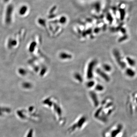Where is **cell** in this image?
Instances as JSON below:
<instances>
[{
	"label": "cell",
	"mask_w": 137,
	"mask_h": 137,
	"mask_svg": "<svg viewBox=\"0 0 137 137\" xmlns=\"http://www.w3.org/2000/svg\"><path fill=\"white\" fill-rule=\"evenodd\" d=\"M125 129L121 124L113 126L104 132L103 137H125Z\"/></svg>",
	"instance_id": "cell-1"
},
{
	"label": "cell",
	"mask_w": 137,
	"mask_h": 137,
	"mask_svg": "<svg viewBox=\"0 0 137 137\" xmlns=\"http://www.w3.org/2000/svg\"><path fill=\"white\" fill-rule=\"evenodd\" d=\"M87 122V120L85 116H80L75 120L71 126H70L68 129V132L69 133H73L81 130L85 126Z\"/></svg>",
	"instance_id": "cell-2"
},
{
	"label": "cell",
	"mask_w": 137,
	"mask_h": 137,
	"mask_svg": "<svg viewBox=\"0 0 137 137\" xmlns=\"http://www.w3.org/2000/svg\"><path fill=\"white\" fill-rule=\"evenodd\" d=\"M95 64V61H92L89 63L87 73L88 78H91L93 77V69Z\"/></svg>",
	"instance_id": "cell-3"
},
{
	"label": "cell",
	"mask_w": 137,
	"mask_h": 137,
	"mask_svg": "<svg viewBox=\"0 0 137 137\" xmlns=\"http://www.w3.org/2000/svg\"><path fill=\"white\" fill-rule=\"evenodd\" d=\"M114 56L115 57L117 62H118L120 66L123 68H125L126 66L125 63H124L123 62L121 61L120 54H119V53L118 52V51H117L116 50H115L114 51Z\"/></svg>",
	"instance_id": "cell-4"
},
{
	"label": "cell",
	"mask_w": 137,
	"mask_h": 137,
	"mask_svg": "<svg viewBox=\"0 0 137 137\" xmlns=\"http://www.w3.org/2000/svg\"><path fill=\"white\" fill-rule=\"evenodd\" d=\"M91 98L93 100L94 105L96 107L98 106L99 105V102H98V99L97 98V96L95 93H94L93 92H91L90 93Z\"/></svg>",
	"instance_id": "cell-5"
},
{
	"label": "cell",
	"mask_w": 137,
	"mask_h": 137,
	"mask_svg": "<svg viewBox=\"0 0 137 137\" xmlns=\"http://www.w3.org/2000/svg\"><path fill=\"white\" fill-rule=\"evenodd\" d=\"M96 71L98 74L101 76L102 77L104 78L105 80H106V81H109L110 78L108 77V76L107 74H106L104 72L102 71L101 70L99 69H97Z\"/></svg>",
	"instance_id": "cell-6"
},
{
	"label": "cell",
	"mask_w": 137,
	"mask_h": 137,
	"mask_svg": "<svg viewBox=\"0 0 137 137\" xmlns=\"http://www.w3.org/2000/svg\"><path fill=\"white\" fill-rule=\"evenodd\" d=\"M126 74L128 76V77H134L136 74L135 72L133 70L132 68H128L126 69Z\"/></svg>",
	"instance_id": "cell-7"
},
{
	"label": "cell",
	"mask_w": 137,
	"mask_h": 137,
	"mask_svg": "<svg viewBox=\"0 0 137 137\" xmlns=\"http://www.w3.org/2000/svg\"><path fill=\"white\" fill-rule=\"evenodd\" d=\"M60 57L62 59H70L71 58L72 56L70 54H68L65 53H62L60 54Z\"/></svg>",
	"instance_id": "cell-8"
},
{
	"label": "cell",
	"mask_w": 137,
	"mask_h": 137,
	"mask_svg": "<svg viewBox=\"0 0 137 137\" xmlns=\"http://www.w3.org/2000/svg\"><path fill=\"white\" fill-rule=\"evenodd\" d=\"M93 7L97 13L99 12L101 8V4L99 2H95L93 5Z\"/></svg>",
	"instance_id": "cell-9"
},
{
	"label": "cell",
	"mask_w": 137,
	"mask_h": 137,
	"mask_svg": "<svg viewBox=\"0 0 137 137\" xmlns=\"http://www.w3.org/2000/svg\"><path fill=\"white\" fill-rule=\"evenodd\" d=\"M126 60L128 62L129 64V65L131 66H134L136 64V62L133 59L129 57H127L126 58Z\"/></svg>",
	"instance_id": "cell-10"
},
{
	"label": "cell",
	"mask_w": 137,
	"mask_h": 137,
	"mask_svg": "<svg viewBox=\"0 0 137 137\" xmlns=\"http://www.w3.org/2000/svg\"><path fill=\"white\" fill-rule=\"evenodd\" d=\"M106 19L110 23H112L113 22V18H112V15H111V14H109V13H108L107 15H106Z\"/></svg>",
	"instance_id": "cell-11"
},
{
	"label": "cell",
	"mask_w": 137,
	"mask_h": 137,
	"mask_svg": "<svg viewBox=\"0 0 137 137\" xmlns=\"http://www.w3.org/2000/svg\"><path fill=\"white\" fill-rule=\"evenodd\" d=\"M74 77H75V78L77 80L79 81L80 82H82V81H83V79H82V77H81V76L79 74H78V73L75 74Z\"/></svg>",
	"instance_id": "cell-12"
},
{
	"label": "cell",
	"mask_w": 137,
	"mask_h": 137,
	"mask_svg": "<svg viewBox=\"0 0 137 137\" xmlns=\"http://www.w3.org/2000/svg\"><path fill=\"white\" fill-rule=\"evenodd\" d=\"M103 68L105 70L109 72L111 70V67L108 64H104L103 66Z\"/></svg>",
	"instance_id": "cell-13"
},
{
	"label": "cell",
	"mask_w": 137,
	"mask_h": 137,
	"mask_svg": "<svg viewBox=\"0 0 137 137\" xmlns=\"http://www.w3.org/2000/svg\"><path fill=\"white\" fill-rule=\"evenodd\" d=\"M66 21H67V19L66 17H65V16H62L59 20V22L61 24H64L66 23Z\"/></svg>",
	"instance_id": "cell-14"
},
{
	"label": "cell",
	"mask_w": 137,
	"mask_h": 137,
	"mask_svg": "<svg viewBox=\"0 0 137 137\" xmlns=\"http://www.w3.org/2000/svg\"><path fill=\"white\" fill-rule=\"evenodd\" d=\"M95 89L97 91H101L104 89V87L101 85H98L96 86Z\"/></svg>",
	"instance_id": "cell-15"
},
{
	"label": "cell",
	"mask_w": 137,
	"mask_h": 137,
	"mask_svg": "<svg viewBox=\"0 0 137 137\" xmlns=\"http://www.w3.org/2000/svg\"><path fill=\"white\" fill-rule=\"evenodd\" d=\"M120 18L121 20H123L124 17V15H125V11L122 9H120Z\"/></svg>",
	"instance_id": "cell-16"
},
{
	"label": "cell",
	"mask_w": 137,
	"mask_h": 137,
	"mask_svg": "<svg viewBox=\"0 0 137 137\" xmlns=\"http://www.w3.org/2000/svg\"><path fill=\"white\" fill-rule=\"evenodd\" d=\"M94 84H95V83L94 81H90L87 84V86L88 87H93V86Z\"/></svg>",
	"instance_id": "cell-17"
},
{
	"label": "cell",
	"mask_w": 137,
	"mask_h": 137,
	"mask_svg": "<svg viewBox=\"0 0 137 137\" xmlns=\"http://www.w3.org/2000/svg\"><path fill=\"white\" fill-rule=\"evenodd\" d=\"M56 9V6L54 7L52 9V10H51L50 12V13H51V14H52V13L53 12L54 10H55V9Z\"/></svg>",
	"instance_id": "cell-18"
},
{
	"label": "cell",
	"mask_w": 137,
	"mask_h": 137,
	"mask_svg": "<svg viewBox=\"0 0 137 137\" xmlns=\"http://www.w3.org/2000/svg\"><path fill=\"white\" fill-rule=\"evenodd\" d=\"M100 29L99 28H96L94 30V32H95V33H98Z\"/></svg>",
	"instance_id": "cell-19"
},
{
	"label": "cell",
	"mask_w": 137,
	"mask_h": 137,
	"mask_svg": "<svg viewBox=\"0 0 137 137\" xmlns=\"http://www.w3.org/2000/svg\"><path fill=\"white\" fill-rule=\"evenodd\" d=\"M91 29H90V30H88L86 31V33L87 34H88L89 33H91Z\"/></svg>",
	"instance_id": "cell-20"
},
{
	"label": "cell",
	"mask_w": 137,
	"mask_h": 137,
	"mask_svg": "<svg viewBox=\"0 0 137 137\" xmlns=\"http://www.w3.org/2000/svg\"><path fill=\"white\" fill-rule=\"evenodd\" d=\"M133 137H137V134H136Z\"/></svg>",
	"instance_id": "cell-21"
},
{
	"label": "cell",
	"mask_w": 137,
	"mask_h": 137,
	"mask_svg": "<svg viewBox=\"0 0 137 137\" xmlns=\"http://www.w3.org/2000/svg\"><path fill=\"white\" fill-rule=\"evenodd\" d=\"M136 102H137V98H136Z\"/></svg>",
	"instance_id": "cell-22"
}]
</instances>
